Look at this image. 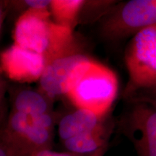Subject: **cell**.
Masks as SVG:
<instances>
[{"label":"cell","instance_id":"14","mask_svg":"<svg viewBox=\"0 0 156 156\" xmlns=\"http://www.w3.org/2000/svg\"><path fill=\"white\" fill-rule=\"evenodd\" d=\"M51 1L48 0H26L20 2L21 5L27 7V9H50Z\"/></svg>","mask_w":156,"mask_h":156},{"label":"cell","instance_id":"5","mask_svg":"<svg viewBox=\"0 0 156 156\" xmlns=\"http://www.w3.org/2000/svg\"><path fill=\"white\" fill-rule=\"evenodd\" d=\"M124 62L129 75L124 98L156 85V25L132 36L124 51Z\"/></svg>","mask_w":156,"mask_h":156},{"label":"cell","instance_id":"6","mask_svg":"<svg viewBox=\"0 0 156 156\" xmlns=\"http://www.w3.org/2000/svg\"><path fill=\"white\" fill-rule=\"evenodd\" d=\"M156 25V0H131L114 6L101 20L103 38L119 41Z\"/></svg>","mask_w":156,"mask_h":156},{"label":"cell","instance_id":"15","mask_svg":"<svg viewBox=\"0 0 156 156\" xmlns=\"http://www.w3.org/2000/svg\"><path fill=\"white\" fill-rule=\"evenodd\" d=\"M0 156H13L11 150L2 142H0Z\"/></svg>","mask_w":156,"mask_h":156},{"label":"cell","instance_id":"13","mask_svg":"<svg viewBox=\"0 0 156 156\" xmlns=\"http://www.w3.org/2000/svg\"><path fill=\"white\" fill-rule=\"evenodd\" d=\"M108 148L101 149L100 151H98L95 153H88V154H80L75 153L73 152L66 151V152H56L52 151L51 150H44L36 152V153L31 154L28 156H103Z\"/></svg>","mask_w":156,"mask_h":156},{"label":"cell","instance_id":"3","mask_svg":"<svg viewBox=\"0 0 156 156\" xmlns=\"http://www.w3.org/2000/svg\"><path fill=\"white\" fill-rule=\"evenodd\" d=\"M56 120L54 113L30 116L12 112L1 132V142L11 150L13 156H28L51 150Z\"/></svg>","mask_w":156,"mask_h":156},{"label":"cell","instance_id":"9","mask_svg":"<svg viewBox=\"0 0 156 156\" xmlns=\"http://www.w3.org/2000/svg\"><path fill=\"white\" fill-rule=\"evenodd\" d=\"M1 63L6 75L18 82L39 80L47 65L44 56L15 44L2 53Z\"/></svg>","mask_w":156,"mask_h":156},{"label":"cell","instance_id":"2","mask_svg":"<svg viewBox=\"0 0 156 156\" xmlns=\"http://www.w3.org/2000/svg\"><path fill=\"white\" fill-rule=\"evenodd\" d=\"M113 124L108 116H99L87 109L77 108L58 122L59 139L67 151L80 154L108 148Z\"/></svg>","mask_w":156,"mask_h":156},{"label":"cell","instance_id":"8","mask_svg":"<svg viewBox=\"0 0 156 156\" xmlns=\"http://www.w3.org/2000/svg\"><path fill=\"white\" fill-rule=\"evenodd\" d=\"M93 59L76 50L49 62L39 79V90L51 98L67 95Z\"/></svg>","mask_w":156,"mask_h":156},{"label":"cell","instance_id":"4","mask_svg":"<svg viewBox=\"0 0 156 156\" xmlns=\"http://www.w3.org/2000/svg\"><path fill=\"white\" fill-rule=\"evenodd\" d=\"M119 81L108 67L93 60L67 96L77 108L107 116L118 94Z\"/></svg>","mask_w":156,"mask_h":156},{"label":"cell","instance_id":"11","mask_svg":"<svg viewBox=\"0 0 156 156\" xmlns=\"http://www.w3.org/2000/svg\"><path fill=\"white\" fill-rule=\"evenodd\" d=\"M85 1L83 0H53L50 12L54 22L62 26L73 29L79 20L82 8Z\"/></svg>","mask_w":156,"mask_h":156},{"label":"cell","instance_id":"12","mask_svg":"<svg viewBox=\"0 0 156 156\" xmlns=\"http://www.w3.org/2000/svg\"><path fill=\"white\" fill-rule=\"evenodd\" d=\"M126 99L128 102H143L156 107V85L137 90Z\"/></svg>","mask_w":156,"mask_h":156},{"label":"cell","instance_id":"10","mask_svg":"<svg viewBox=\"0 0 156 156\" xmlns=\"http://www.w3.org/2000/svg\"><path fill=\"white\" fill-rule=\"evenodd\" d=\"M53 99L40 90L20 88L12 95V112L30 116L53 114Z\"/></svg>","mask_w":156,"mask_h":156},{"label":"cell","instance_id":"7","mask_svg":"<svg viewBox=\"0 0 156 156\" xmlns=\"http://www.w3.org/2000/svg\"><path fill=\"white\" fill-rule=\"evenodd\" d=\"M128 103L119 121V130L133 144L138 156H156V107L143 102Z\"/></svg>","mask_w":156,"mask_h":156},{"label":"cell","instance_id":"1","mask_svg":"<svg viewBox=\"0 0 156 156\" xmlns=\"http://www.w3.org/2000/svg\"><path fill=\"white\" fill-rule=\"evenodd\" d=\"M51 16L50 9H28L18 17L14 29V44L43 56L47 64L80 49L73 29L57 24Z\"/></svg>","mask_w":156,"mask_h":156}]
</instances>
